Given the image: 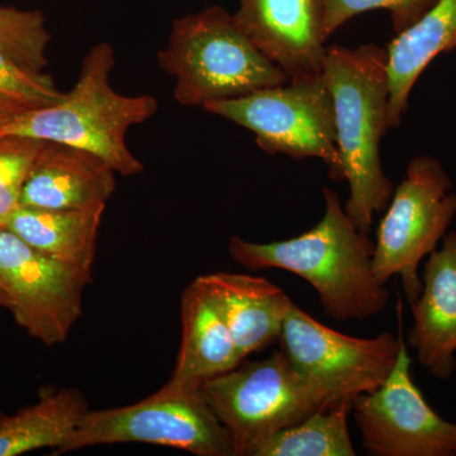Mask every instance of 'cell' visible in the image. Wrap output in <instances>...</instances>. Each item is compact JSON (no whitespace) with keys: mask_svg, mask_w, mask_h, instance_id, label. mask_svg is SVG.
I'll list each match as a JSON object with an SVG mask.
<instances>
[{"mask_svg":"<svg viewBox=\"0 0 456 456\" xmlns=\"http://www.w3.org/2000/svg\"><path fill=\"white\" fill-rule=\"evenodd\" d=\"M323 217L302 235L269 244L232 236L228 253L246 269H281L305 279L338 322L369 320L389 302L386 284L374 274V242L354 224L335 191L323 188Z\"/></svg>","mask_w":456,"mask_h":456,"instance_id":"1","label":"cell"},{"mask_svg":"<svg viewBox=\"0 0 456 456\" xmlns=\"http://www.w3.org/2000/svg\"><path fill=\"white\" fill-rule=\"evenodd\" d=\"M0 307L7 308V310H11L12 307L11 297H9L2 281H0Z\"/></svg>","mask_w":456,"mask_h":456,"instance_id":"26","label":"cell"},{"mask_svg":"<svg viewBox=\"0 0 456 456\" xmlns=\"http://www.w3.org/2000/svg\"><path fill=\"white\" fill-rule=\"evenodd\" d=\"M104 211L106 206L80 209L20 206L5 227L51 259L93 272Z\"/></svg>","mask_w":456,"mask_h":456,"instance_id":"18","label":"cell"},{"mask_svg":"<svg viewBox=\"0 0 456 456\" xmlns=\"http://www.w3.org/2000/svg\"><path fill=\"white\" fill-rule=\"evenodd\" d=\"M412 305L408 341L431 375L449 380L456 370V231L426 261L422 290Z\"/></svg>","mask_w":456,"mask_h":456,"instance_id":"13","label":"cell"},{"mask_svg":"<svg viewBox=\"0 0 456 456\" xmlns=\"http://www.w3.org/2000/svg\"><path fill=\"white\" fill-rule=\"evenodd\" d=\"M411 364L402 338L388 378L351 403L362 446L373 456H456V424L428 403L413 382Z\"/></svg>","mask_w":456,"mask_h":456,"instance_id":"11","label":"cell"},{"mask_svg":"<svg viewBox=\"0 0 456 456\" xmlns=\"http://www.w3.org/2000/svg\"><path fill=\"white\" fill-rule=\"evenodd\" d=\"M452 179L437 159L417 156L393 191L377 228L373 270L387 284L399 275L407 301L413 303L422 290L419 266L436 250L456 217V193Z\"/></svg>","mask_w":456,"mask_h":456,"instance_id":"8","label":"cell"},{"mask_svg":"<svg viewBox=\"0 0 456 456\" xmlns=\"http://www.w3.org/2000/svg\"><path fill=\"white\" fill-rule=\"evenodd\" d=\"M402 335L389 332L371 338H353L322 325L296 303L285 314L279 342L290 367L320 387L335 403L374 392L397 362Z\"/></svg>","mask_w":456,"mask_h":456,"instance_id":"9","label":"cell"},{"mask_svg":"<svg viewBox=\"0 0 456 456\" xmlns=\"http://www.w3.org/2000/svg\"><path fill=\"white\" fill-rule=\"evenodd\" d=\"M116 64L113 46L99 42L84 56L79 77L57 103L29 108L2 132V137H28L65 143L103 159L117 174L134 176L143 164L132 154L126 134L151 118L159 103L152 95H123L110 86Z\"/></svg>","mask_w":456,"mask_h":456,"instance_id":"3","label":"cell"},{"mask_svg":"<svg viewBox=\"0 0 456 456\" xmlns=\"http://www.w3.org/2000/svg\"><path fill=\"white\" fill-rule=\"evenodd\" d=\"M116 174L92 152L45 141L27 175L20 206L44 209L107 206L116 189Z\"/></svg>","mask_w":456,"mask_h":456,"instance_id":"14","label":"cell"},{"mask_svg":"<svg viewBox=\"0 0 456 456\" xmlns=\"http://www.w3.org/2000/svg\"><path fill=\"white\" fill-rule=\"evenodd\" d=\"M322 75L334 101L338 152L350 185L344 209L369 235L375 213L388 207L395 191L379 151L389 130L388 53L374 44L326 47Z\"/></svg>","mask_w":456,"mask_h":456,"instance_id":"2","label":"cell"},{"mask_svg":"<svg viewBox=\"0 0 456 456\" xmlns=\"http://www.w3.org/2000/svg\"><path fill=\"white\" fill-rule=\"evenodd\" d=\"M125 443L167 446L198 456H235L230 435L200 388L167 383L130 406L86 411L59 454Z\"/></svg>","mask_w":456,"mask_h":456,"instance_id":"7","label":"cell"},{"mask_svg":"<svg viewBox=\"0 0 456 456\" xmlns=\"http://www.w3.org/2000/svg\"><path fill=\"white\" fill-rule=\"evenodd\" d=\"M435 2L436 0H325L323 33L329 40L351 18L373 9H387L391 13L393 29L399 35L421 20Z\"/></svg>","mask_w":456,"mask_h":456,"instance_id":"23","label":"cell"},{"mask_svg":"<svg viewBox=\"0 0 456 456\" xmlns=\"http://www.w3.org/2000/svg\"><path fill=\"white\" fill-rule=\"evenodd\" d=\"M0 93L32 107L49 106L65 97L45 71H35L0 50Z\"/></svg>","mask_w":456,"mask_h":456,"instance_id":"24","label":"cell"},{"mask_svg":"<svg viewBox=\"0 0 456 456\" xmlns=\"http://www.w3.org/2000/svg\"><path fill=\"white\" fill-rule=\"evenodd\" d=\"M182 341L175 368L167 384L198 389L242 362L235 340L200 281L185 288L180 301Z\"/></svg>","mask_w":456,"mask_h":456,"instance_id":"16","label":"cell"},{"mask_svg":"<svg viewBox=\"0 0 456 456\" xmlns=\"http://www.w3.org/2000/svg\"><path fill=\"white\" fill-rule=\"evenodd\" d=\"M44 142L20 136L0 139V228L20 208L27 175Z\"/></svg>","mask_w":456,"mask_h":456,"instance_id":"22","label":"cell"},{"mask_svg":"<svg viewBox=\"0 0 456 456\" xmlns=\"http://www.w3.org/2000/svg\"><path fill=\"white\" fill-rule=\"evenodd\" d=\"M29 108H36L29 106V104L23 103V102L17 101V99L8 97V95L0 93V139H2V132L4 130L5 126L9 125L17 116Z\"/></svg>","mask_w":456,"mask_h":456,"instance_id":"25","label":"cell"},{"mask_svg":"<svg viewBox=\"0 0 456 456\" xmlns=\"http://www.w3.org/2000/svg\"><path fill=\"white\" fill-rule=\"evenodd\" d=\"M456 49V0H436L411 26L395 35L388 53L389 128L401 125L413 86L432 60Z\"/></svg>","mask_w":456,"mask_h":456,"instance_id":"17","label":"cell"},{"mask_svg":"<svg viewBox=\"0 0 456 456\" xmlns=\"http://www.w3.org/2000/svg\"><path fill=\"white\" fill-rule=\"evenodd\" d=\"M50 33L40 11L0 7V50L35 71H44Z\"/></svg>","mask_w":456,"mask_h":456,"instance_id":"21","label":"cell"},{"mask_svg":"<svg viewBox=\"0 0 456 456\" xmlns=\"http://www.w3.org/2000/svg\"><path fill=\"white\" fill-rule=\"evenodd\" d=\"M92 272L51 259L0 228V281L18 325L46 346L62 344L83 314Z\"/></svg>","mask_w":456,"mask_h":456,"instance_id":"10","label":"cell"},{"mask_svg":"<svg viewBox=\"0 0 456 456\" xmlns=\"http://www.w3.org/2000/svg\"><path fill=\"white\" fill-rule=\"evenodd\" d=\"M86 411V398L79 391L46 393L33 406L0 419V456L47 448L59 454Z\"/></svg>","mask_w":456,"mask_h":456,"instance_id":"19","label":"cell"},{"mask_svg":"<svg viewBox=\"0 0 456 456\" xmlns=\"http://www.w3.org/2000/svg\"><path fill=\"white\" fill-rule=\"evenodd\" d=\"M235 340L242 362L279 340L293 301L263 277L218 272L197 278Z\"/></svg>","mask_w":456,"mask_h":456,"instance_id":"15","label":"cell"},{"mask_svg":"<svg viewBox=\"0 0 456 456\" xmlns=\"http://www.w3.org/2000/svg\"><path fill=\"white\" fill-rule=\"evenodd\" d=\"M253 132L269 155L320 159L330 178L344 180L338 147L335 108L322 73L292 77L281 86L256 90L203 108Z\"/></svg>","mask_w":456,"mask_h":456,"instance_id":"6","label":"cell"},{"mask_svg":"<svg viewBox=\"0 0 456 456\" xmlns=\"http://www.w3.org/2000/svg\"><path fill=\"white\" fill-rule=\"evenodd\" d=\"M158 60L175 77L174 98L184 107L204 108L290 79L221 7L176 20Z\"/></svg>","mask_w":456,"mask_h":456,"instance_id":"4","label":"cell"},{"mask_svg":"<svg viewBox=\"0 0 456 456\" xmlns=\"http://www.w3.org/2000/svg\"><path fill=\"white\" fill-rule=\"evenodd\" d=\"M349 402L318 411L270 436L251 456H355L347 416Z\"/></svg>","mask_w":456,"mask_h":456,"instance_id":"20","label":"cell"},{"mask_svg":"<svg viewBox=\"0 0 456 456\" xmlns=\"http://www.w3.org/2000/svg\"><path fill=\"white\" fill-rule=\"evenodd\" d=\"M200 391L230 435L235 456H251L273 435L336 404L329 393L297 374L281 351L242 362L206 380Z\"/></svg>","mask_w":456,"mask_h":456,"instance_id":"5","label":"cell"},{"mask_svg":"<svg viewBox=\"0 0 456 456\" xmlns=\"http://www.w3.org/2000/svg\"><path fill=\"white\" fill-rule=\"evenodd\" d=\"M236 25L288 77L322 73L325 0H239Z\"/></svg>","mask_w":456,"mask_h":456,"instance_id":"12","label":"cell"}]
</instances>
